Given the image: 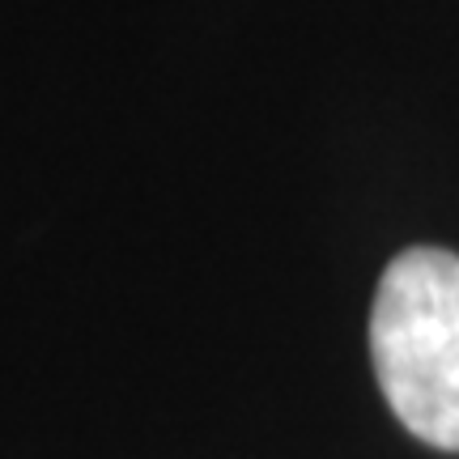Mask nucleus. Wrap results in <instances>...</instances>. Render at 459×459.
Segmentation results:
<instances>
[{
  "label": "nucleus",
  "instance_id": "f257e3e1",
  "mask_svg": "<svg viewBox=\"0 0 459 459\" xmlns=\"http://www.w3.org/2000/svg\"><path fill=\"white\" fill-rule=\"evenodd\" d=\"M378 387L409 434L459 451V255L443 247L400 251L370 311Z\"/></svg>",
  "mask_w": 459,
  "mask_h": 459
}]
</instances>
